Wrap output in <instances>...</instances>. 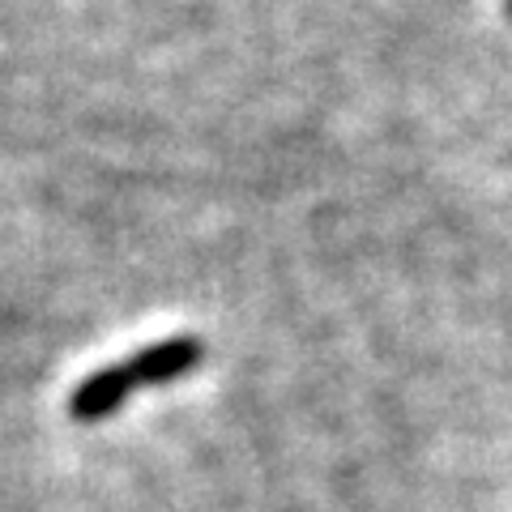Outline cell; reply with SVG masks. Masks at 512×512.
<instances>
[{
    "label": "cell",
    "mask_w": 512,
    "mask_h": 512,
    "mask_svg": "<svg viewBox=\"0 0 512 512\" xmlns=\"http://www.w3.org/2000/svg\"><path fill=\"white\" fill-rule=\"evenodd\" d=\"M201 359H205V346L184 333V338H163L146 350H137V355L128 359V376H133L137 389H146V384H171V380L188 376Z\"/></svg>",
    "instance_id": "obj_1"
},
{
    "label": "cell",
    "mask_w": 512,
    "mask_h": 512,
    "mask_svg": "<svg viewBox=\"0 0 512 512\" xmlns=\"http://www.w3.org/2000/svg\"><path fill=\"white\" fill-rule=\"evenodd\" d=\"M137 384L128 376V363H116V367H99V372H90L82 384L73 389L69 397V414L77 423H99L107 414H116L124 406V397L133 393Z\"/></svg>",
    "instance_id": "obj_2"
},
{
    "label": "cell",
    "mask_w": 512,
    "mask_h": 512,
    "mask_svg": "<svg viewBox=\"0 0 512 512\" xmlns=\"http://www.w3.org/2000/svg\"><path fill=\"white\" fill-rule=\"evenodd\" d=\"M504 9H508V18H512V0H508V5H504Z\"/></svg>",
    "instance_id": "obj_3"
}]
</instances>
